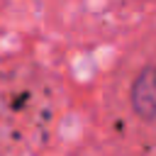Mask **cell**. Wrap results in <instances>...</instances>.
I'll list each match as a JSON object with an SVG mask.
<instances>
[{"label":"cell","instance_id":"1","mask_svg":"<svg viewBox=\"0 0 156 156\" xmlns=\"http://www.w3.org/2000/svg\"><path fill=\"white\" fill-rule=\"evenodd\" d=\"M132 105L141 117L156 119V68L141 71V76L134 80V85H132Z\"/></svg>","mask_w":156,"mask_h":156}]
</instances>
